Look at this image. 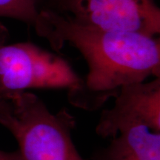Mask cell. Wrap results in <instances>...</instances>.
Here are the masks:
<instances>
[{
	"label": "cell",
	"instance_id": "cell-1",
	"mask_svg": "<svg viewBox=\"0 0 160 160\" xmlns=\"http://www.w3.org/2000/svg\"><path fill=\"white\" fill-rule=\"evenodd\" d=\"M33 26L56 51L69 42L85 59L88 73L68 93L79 108L97 111L122 88L160 77V42L153 37L93 28L52 11H39Z\"/></svg>",
	"mask_w": 160,
	"mask_h": 160
},
{
	"label": "cell",
	"instance_id": "cell-8",
	"mask_svg": "<svg viewBox=\"0 0 160 160\" xmlns=\"http://www.w3.org/2000/svg\"><path fill=\"white\" fill-rule=\"evenodd\" d=\"M0 160H24L19 150L5 151L0 150Z\"/></svg>",
	"mask_w": 160,
	"mask_h": 160
},
{
	"label": "cell",
	"instance_id": "cell-9",
	"mask_svg": "<svg viewBox=\"0 0 160 160\" xmlns=\"http://www.w3.org/2000/svg\"><path fill=\"white\" fill-rule=\"evenodd\" d=\"M7 35L8 33L7 31H6V28H5L2 25H0V42L5 41L6 38H7ZM7 101L8 100H5L0 97V111L5 107L6 103H7Z\"/></svg>",
	"mask_w": 160,
	"mask_h": 160
},
{
	"label": "cell",
	"instance_id": "cell-5",
	"mask_svg": "<svg viewBox=\"0 0 160 160\" xmlns=\"http://www.w3.org/2000/svg\"><path fill=\"white\" fill-rule=\"evenodd\" d=\"M114 105L102 111L96 133L107 139L125 130L146 127L160 133V77L122 88Z\"/></svg>",
	"mask_w": 160,
	"mask_h": 160
},
{
	"label": "cell",
	"instance_id": "cell-4",
	"mask_svg": "<svg viewBox=\"0 0 160 160\" xmlns=\"http://www.w3.org/2000/svg\"><path fill=\"white\" fill-rule=\"evenodd\" d=\"M69 17L102 31L138 33L150 37L160 32V9L154 0H58Z\"/></svg>",
	"mask_w": 160,
	"mask_h": 160
},
{
	"label": "cell",
	"instance_id": "cell-3",
	"mask_svg": "<svg viewBox=\"0 0 160 160\" xmlns=\"http://www.w3.org/2000/svg\"><path fill=\"white\" fill-rule=\"evenodd\" d=\"M82 82L62 57L31 42H0V97L8 100L30 89L77 88Z\"/></svg>",
	"mask_w": 160,
	"mask_h": 160
},
{
	"label": "cell",
	"instance_id": "cell-7",
	"mask_svg": "<svg viewBox=\"0 0 160 160\" xmlns=\"http://www.w3.org/2000/svg\"><path fill=\"white\" fill-rule=\"evenodd\" d=\"M38 0H0V17L13 18L33 25L39 14Z\"/></svg>",
	"mask_w": 160,
	"mask_h": 160
},
{
	"label": "cell",
	"instance_id": "cell-6",
	"mask_svg": "<svg viewBox=\"0 0 160 160\" xmlns=\"http://www.w3.org/2000/svg\"><path fill=\"white\" fill-rule=\"evenodd\" d=\"M91 160H160V133L146 127L127 129L93 151Z\"/></svg>",
	"mask_w": 160,
	"mask_h": 160
},
{
	"label": "cell",
	"instance_id": "cell-2",
	"mask_svg": "<svg viewBox=\"0 0 160 160\" xmlns=\"http://www.w3.org/2000/svg\"><path fill=\"white\" fill-rule=\"evenodd\" d=\"M0 125L14 137L24 160H84L72 139L75 117L67 108L51 112L34 93L22 92L8 99Z\"/></svg>",
	"mask_w": 160,
	"mask_h": 160
}]
</instances>
